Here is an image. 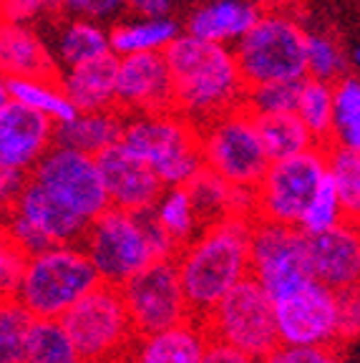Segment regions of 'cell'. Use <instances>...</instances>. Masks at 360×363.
<instances>
[{"mask_svg":"<svg viewBox=\"0 0 360 363\" xmlns=\"http://www.w3.org/2000/svg\"><path fill=\"white\" fill-rule=\"evenodd\" d=\"M164 56L174 76V108L197 129L244 104L247 81L235 48L184 30Z\"/></svg>","mask_w":360,"mask_h":363,"instance_id":"cell-1","label":"cell"},{"mask_svg":"<svg viewBox=\"0 0 360 363\" xmlns=\"http://www.w3.org/2000/svg\"><path fill=\"white\" fill-rule=\"evenodd\" d=\"M252 215L212 222L176 252L194 318H204L235 285L252 275Z\"/></svg>","mask_w":360,"mask_h":363,"instance_id":"cell-2","label":"cell"},{"mask_svg":"<svg viewBox=\"0 0 360 363\" xmlns=\"http://www.w3.org/2000/svg\"><path fill=\"white\" fill-rule=\"evenodd\" d=\"M81 245L99 267L103 283L118 288L152 262L176 257L179 252L176 242L154 215V207L139 212L108 207L91 220Z\"/></svg>","mask_w":360,"mask_h":363,"instance_id":"cell-3","label":"cell"},{"mask_svg":"<svg viewBox=\"0 0 360 363\" xmlns=\"http://www.w3.org/2000/svg\"><path fill=\"white\" fill-rule=\"evenodd\" d=\"M101 283V272L84 245H51L28 257L16 298L35 318H63Z\"/></svg>","mask_w":360,"mask_h":363,"instance_id":"cell-4","label":"cell"},{"mask_svg":"<svg viewBox=\"0 0 360 363\" xmlns=\"http://www.w3.org/2000/svg\"><path fill=\"white\" fill-rule=\"evenodd\" d=\"M124 144L157 169L167 187H186L204 169L199 129L176 108L129 113Z\"/></svg>","mask_w":360,"mask_h":363,"instance_id":"cell-5","label":"cell"},{"mask_svg":"<svg viewBox=\"0 0 360 363\" xmlns=\"http://www.w3.org/2000/svg\"><path fill=\"white\" fill-rule=\"evenodd\" d=\"M232 48L247 89L267 81L308 76V33L298 18L290 16L285 8L262 11L257 23Z\"/></svg>","mask_w":360,"mask_h":363,"instance_id":"cell-6","label":"cell"},{"mask_svg":"<svg viewBox=\"0 0 360 363\" xmlns=\"http://www.w3.org/2000/svg\"><path fill=\"white\" fill-rule=\"evenodd\" d=\"M89 363H126L134 346V318L118 285L101 283L61 318Z\"/></svg>","mask_w":360,"mask_h":363,"instance_id":"cell-7","label":"cell"},{"mask_svg":"<svg viewBox=\"0 0 360 363\" xmlns=\"http://www.w3.org/2000/svg\"><path fill=\"white\" fill-rule=\"evenodd\" d=\"M202 323L214 340L230 343L257 361H262L282 343L277 330L275 298L254 275L235 285L202 318Z\"/></svg>","mask_w":360,"mask_h":363,"instance_id":"cell-8","label":"cell"},{"mask_svg":"<svg viewBox=\"0 0 360 363\" xmlns=\"http://www.w3.org/2000/svg\"><path fill=\"white\" fill-rule=\"evenodd\" d=\"M204 167L242 189H257L272 159L259 136L257 119L247 106H237L199 129Z\"/></svg>","mask_w":360,"mask_h":363,"instance_id":"cell-9","label":"cell"},{"mask_svg":"<svg viewBox=\"0 0 360 363\" xmlns=\"http://www.w3.org/2000/svg\"><path fill=\"white\" fill-rule=\"evenodd\" d=\"M327 179V147L275 159L254 189V217L300 227L308 204Z\"/></svg>","mask_w":360,"mask_h":363,"instance_id":"cell-10","label":"cell"},{"mask_svg":"<svg viewBox=\"0 0 360 363\" xmlns=\"http://www.w3.org/2000/svg\"><path fill=\"white\" fill-rule=\"evenodd\" d=\"M252 275L267 293L280 301L315 278L310 265L308 233L295 225L259 220L252 222Z\"/></svg>","mask_w":360,"mask_h":363,"instance_id":"cell-11","label":"cell"},{"mask_svg":"<svg viewBox=\"0 0 360 363\" xmlns=\"http://www.w3.org/2000/svg\"><path fill=\"white\" fill-rule=\"evenodd\" d=\"M139 333L171 328L194 318L174 257L157 260L121 285Z\"/></svg>","mask_w":360,"mask_h":363,"instance_id":"cell-12","label":"cell"},{"mask_svg":"<svg viewBox=\"0 0 360 363\" xmlns=\"http://www.w3.org/2000/svg\"><path fill=\"white\" fill-rule=\"evenodd\" d=\"M277 330L287 346L340 348L338 290L313 278L303 288L275 301Z\"/></svg>","mask_w":360,"mask_h":363,"instance_id":"cell-13","label":"cell"},{"mask_svg":"<svg viewBox=\"0 0 360 363\" xmlns=\"http://www.w3.org/2000/svg\"><path fill=\"white\" fill-rule=\"evenodd\" d=\"M30 177L71 204L89 222L111 207L101 167L94 154L53 144L30 172Z\"/></svg>","mask_w":360,"mask_h":363,"instance_id":"cell-14","label":"cell"},{"mask_svg":"<svg viewBox=\"0 0 360 363\" xmlns=\"http://www.w3.org/2000/svg\"><path fill=\"white\" fill-rule=\"evenodd\" d=\"M56 129L48 113L0 94V167L33 172L56 144Z\"/></svg>","mask_w":360,"mask_h":363,"instance_id":"cell-15","label":"cell"},{"mask_svg":"<svg viewBox=\"0 0 360 363\" xmlns=\"http://www.w3.org/2000/svg\"><path fill=\"white\" fill-rule=\"evenodd\" d=\"M116 106L126 113L174 108V76L164 53L118 56Z\"/></svg>","mask_w":360,"mask_h":363,"instance_id":"cell-16","label":"cell"},{"mask_svg":"<svg viewBox=\"0 0 360 363\" xmlns=\"http://www.w3.org/2000/svg\"><path fill=\"white\" fill-rule=\"evenodd\" d=\"M96 159L101 167L111 207H121V210L131 212L152 210L167 189L157 169L149 162H144L139 154L131 152L124 142L113 144L111 149L101 152Z\"/></svg>","mask_w":360,"mask_h":363,"instance_id":"cell-17","label":"cell"},{"mask_svg":"<svg viewBox=\"0 0 360 363\" xmlns=\"http://www.w3.org/2000/svg\"><path fill=\"white\" fill-rule=\"evenodd\" d=\"M3 212H11V215H18L21 220L30 222L48 240V245L81 242L91 225L81 212H76L71 204L63 202L58 194H53L33 177L18 197L8 207H3Z\"/></svg>","mask_w":360,"mask_h":363,"instance_id":"cell-18","label":"cell"},{"mask_svg":"<svg viewBox=\"0 0 360 363\" xmlns=\"http://www.w3.org/2000/svg\"><path fill=\"white\" fill-rule=\"evenodd\" d=\"M310 265L330 288L360 285V225L345 220L322 235H308Z\"/></svg>","mask_w":360,"mask_h":363,"instance_id":"cell-19","label":"cell"},{"mask_svg":"<svg viewBox=\"0 0 360 363\" xmlns=\"http://www.w3.org/2000/svg\"><path fill=\"white\" fill-rule=\"evenodd\" d=\"M38 28L43 33L45 43L51 48L61 71L74 66H84V63H91L96 58H103L108 53H113L108 26L89 21V18L63 13V16L43 23Z\"/></svg>","mask_w":360,"mask_h":363,"instance_id":"cell-20","label":"cell"},{"mask_svg":"<svg viewBox=\"0 0 360 363\" xmlns=\"http://www.w3.org/2000/svg\"><path fill=\"white\" fill-rule=\"evenodd\" d=\"M209 340L202 318H189L171 328L139 333L126 363H204Z\"/></svg>","mask_w":360,"mask_h":363,"instance_id":"cell-21","label":"cell"},{"mask_svg":"<svg viewBox=\"0 0 360 363\" xmlns=\"http://www.w3.org/2000/svg\"><path fill=\"white\" fill-rule=\"evenodd\" d=\"M0 66L3 76H45L61 79V68L53 58L38 26L3 21L0 30Z\"/></svg>","mask_w":360,"mask_h":363,"instance_id":"cell-22","label":"cell"},{"mask_svg":"<svg viewBox=\"0 0 360 363\" xmlns=\"http://www.w3.org/2000/svg\"><path fill=\"white\" fill-rule=\"evenodd\" d=\"M259 16L262 8L254 0H207L189 13L186 30L197 38L230 45L242 38Z\"/></svg>","mask_w":360,"mask_h":363,"instance_id":"cell-23","label":"cell"},{"mask_svg":"<svg viewBox=\"0 0 360 363\" xmlns=\"http://www.w3.org/2000/svg\"><path fill=\"white\" fill-rule=\"evenodd\" d=\"M118 56L108 53L84 66L61 71V86L79 111H103L116 106Z\"/></svg>","mask_w":360,"mask_h":363,"instance_id":"cell-24","label":"cell"},{"mask_svg":"<svg viewBox=\"0 0 360 363\" xmlns=\"http://www.w3.org/2000/svg\"><path fill=\"white\" fill-rule=\"evenodd\" d=\"M126 119H129V113L121 111V108L79 111L74 119L58 124L56 144L99 157L101 152L111 149L113 144L124 142Z\"/></svg>","mask_w":360,"mask_h":363,"instance_id":"cell-25","label":"cell"},{"mask_svg":"<svg viewBox=\"0 0 360 363\" xmlns=\"http://www.w3.org/2000/svg\"><path fill=\"white\" fill-rule=\"evenodd\" d=\"M197 207L202 225H212L232 215H252L254 217V189H242L227 182L217 172L204 167L194 179L186 184Z\"/></svg>","mask_w":360,"mask_h":363,"instance_id":"cell-26","label":"cell"},{"mask_svg":"<svg viewBox=\"0 0 360 363\" xmlns=\"http://www.w3.org/2000/svg\"><path fill=\"white\" fill-rule=\"evenodd\" d=\"M108 35H111V51L116 56L164 53L181 35V26L171 16L149 18L131 13V18H121L108 26Z\"/></svg>","mask_w":360,"mask_h":363,"instance_id":"cell-27","label":"cell"},{"mask_svg":"<svg viewBox=\"0 0 360 363\" xmlns=\"http://www.w3.org/2000/svg\"><path fill=\"white\" fill-rule=\"evenodd\" d=\"M3 96H11L16 101L33 106L38 111L48 113L56 124L74 119L79 108L66 96L61 79H45V76H3L0 86Z\"/></svg>","mask_w":360,"mask_h":363,"instance_id":"cell-28","label":"cell"},{"mask_svg":"<svg viewBox=\"0 0 360 363\" xmlns=\"http://www.w3.org/2000/svg\"><path fill=\"white\" fill-rule=\"evenodd\" d=\"M257 129L270 159H287L300 152L317 147L315 136L310 134L305 121L298 111H280V113H257Z\"/></svg>","mask_w":360,"mask_h":363,"instance_id":"cell-29","label":"cell"},{"mask_svg":"<svg viewBox=\"0 0 360 363\" xmlns=\"http://www.w3.org/2000/svg\"><path fill=\"white\" fill-rule=\"evenodd\" d=\"M154 215L162 222V227L167 230L171 240L176 242V247H184L186 242L197 238L202 233V220L197 215L194 199H191L189 187H167L164 194L159 197V202L154 204Z\"/></svg>","mask_w":360,"mask_h":363,"instance_id":"cell-30","label":"cell"},{"mask_svg":"<svg viewBox=\"0 0 360 363\" xmlns=\"http://www.w3.org/2000/svg\"><path fill=\"white\" fill-rule=\"evenodd\" d=\"M26 363H89L61 318H35Z\"/></svg>","mask_w":360,"mask_h":363,"instance_id":"cell-31","label":"cell"},{"mask_svg":"<svg viewBox=\"0 0 360 363\" xmlns=\"http://www.w3.org/2000/svg\"><path fill=\"white\" fill-rule=\"evenodd\" d=\"M298 113L315 136L320 147L332 144V116H335V84L305 76L303 94L298 101Z\"/></svg>","mask_w":360,"mask_h":363,"instance_id":"cell-32","label":"cell"},{"mask_svg":"<svg viewBox=\"0 0 360 363\" xmlns=\"http://www.w3.org/2000/svg\"><path fill=\"white\" fill-rule=\"evenodd\" d=\"M33 325L35 315L18 298H3L0 303V363L28 361Z\"/></svg>","mask_w":360,"mask_h":363,"instance_id":"cell-33","label":"cell"},{"mask_svg":"<svg viewBox=\"0 0 360 363\" xmlns=\"http://www.w3.org/2000/svg\"><path fill=\"white\" fill-rule=\"evenodd\" d=\"M327 174L340 194L345 217L360 225V149L327 147Z\"/></svg>","mask_w":360,"mask_h":363,"instance_id":"cell-34","label":"cell"},{"mask_svg":"<svg viewBox=\"0 0 360 363\" xmlns=\"http://www.w3.org/2000/svg\"><path fill=\"white\" fill-rule=\"evenodd\" d=\"M330 147L360 149V79L343 76L335 84V116Z\"/></svg>","mask_w":360,"mask_h":363,"instance_id":"cell-35","label":"cell"},{"mask_svg":"<svg viewBox=\"0 0 360 363\" xmlns=\"http://www.w3.org/2000/svg\"><path fill=\"white\" fill-rule=\"evenodd\" d=\"M308 76L320 79L327 84H338L343 76H348V56L343 45L332 35L325 33H308Z\"/></svg>","mask_w":360,"mask_h":363,"instance_id":"cell-36","label":"cell"},{"mask_svg":"<svg viewBox=\"0 0 360 363\" xmlns=\"http://www.w3.org/2000/svg\"><path fill=\"white\" fill-rule=\"evenodd\" d=\"M305 79H287V81H267V84L249 86L244 106L257 113H280V111H298L300 94H303Z\"/></svg>","mask_w":360,"mask_h":363,"instance_id":"cell-37","label":"cell"},{"mask_svg":"<svg viewBox=\"0 0 360 363\" xmlns=\"http://www.w3.org/2000/svg\"><path fill=\"white\" fill-rule=\"evenodd\" d=\"M348 220L343 210V202H340V194L332 184L330 174L327 179L322 182V187L315 192L313 202L308 204V210H305L303 220H300V230L308 235H322L332 227L343 225Z\"/></svg>","mask_w":360,"mask_h":363,"instance_id":"cell-38","label":"cell"},{"mask_svg":"<svg viewBox=\"0 0 360 363\" xmlns=\"http://www.w3.org/2000/svg\"><path fill=\"white\" fill-rule=\"evenodd\" d=\"M63 3L66 0H3V21L43 26L63 16Z\"/></svg>","mask_w":360,"mask_h":363,"instance_id":"cell-39","label":"cell"},{"mask_svg":"<svg viewBox=\"0 0 360 363\" xmlns=\"http://www.w3.org/2000/svg\"><path fill=\"white\" fill-rule=\"evenodd\" d=\"M63 13L89 18V21L103 23V26H113L116 21L126 18V13H131V8L129 0H66Z\"/></svg>","mask_w":360,"mask_h":363,"instance_id":"cell-40","label":"cell"},{"mask_svg":"<svg viewBox=\"0 0 360 363\" xmlns=\"http://www.w3.org/2000/svg\"><path fill=\"white\" fill-rule=\"evenodd\" d=\"M28 252L3 238V247H0V288H3V298H16L21 280L28 267Z\"/></svg>","mask_w":360,"mask_h":363,"instance_id":"cell-41","label":"cell"},{"mask_svg":"<svg viewBox=\"0 0 360 363\" xmlns=\"http://www.w3.org/2000/svg\"><path fill=\"white\" fill-rule=\"evenodd\" d=\"M338 325L340 348L360 338V285L338 290Z\"/></svg>","mask_w":360,"mask_h":363,"instance_id":"cell-42","label":"cell"},{"mask_svg":"<svg viewBox=\"0 0 360 363\" xmlns=\"http://www.w3.org/2000/svg\"><path fill=\"white\" fill-rule=\"evenodd\" d=\"M259 363H345L338 348H310V346H287L280 343L272 353H267Z\"/></svg>","mask_w":360,"mask_h":363,"instance_id":"cell-43","label":"cell"},{"mask_svg":"<svg viewBox=\"0 0 360 363\" xmlns=\"http://www.w3.org/2000/svg\"><path fill=\"white\" fill-rule=\"evenodd\" d=\"M28 182H30V172L13 169V167H0V197H3V207H8L26 189Z\"/></svg>","mask_w":360,"mask_h":363,"instance_id":"cell-44","label":"cell"},{"mask_svg":"<svg viewBox=\"0 0 360 363\" xmlns=\"http://www.w3.org/2000/svg\"><path fill=\"white\" fill-rule=\"evenodd\" d=\"M204 363H259L254 356L240 351V348L230 346V343H222V340H209L207 356H204Z\"/></svg>","mask_w":360,"mask_h":363,"instance_id":"cell-45","label":"cell"},{"mask_svg":"<svg viewBox=\"0 0 360 363\" xmlns=\"http://www.w3.org/2000/svg\"><path fill=\"white\" fill-rule=\"evenodd\" d=\"M181 0H129V8L134 16H149V18H162L171 16L174 8H179Z\"/></svg>","mask_w":360,"mask_h":363,"instance_id":"cell-46","label":"cell"},{"mask_svg":"<svg viewBox=\"0 0 360 363\" xmlns=\"http://www.w3.org/2000/svg\"><path fill=\"white\" fill-rule=\"evenodd\" d=\"M262 11H282V8H287V3L290 0H254Z\"/></svg>","mask_w":360,"mask_h":363,"instance_id":"cell-47","label":"cell"},{"mask_svg":"<svg viewBox=\"0 0 360 363\" xmlns=\"http://www.w3.org/2000/svg\"><path fill=\"white\" fill-rule=\"evenodd\" d=\"M350 61H353V66L358 68V74H360V48H355L353 56H350Z\"/></svg>","mask_w":360,"mask_h":363,"instance_id":"cell-48","label":"cell"}]
</instances>
